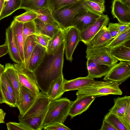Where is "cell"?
<instances>
[{"instance_id": "obj_1", "label": "cell", "mask_w": 130, "mask_h": 130, "mask_svg": "<svg viewBox=\"0 0 130 130\" xmlns=\"http://www.w3.org/2000/svg\"><path fill=\"white\" fill-rule=\"evenodd\" d=\"M64 51V41L54 54L46 53L43 62L33 72L40 89L46 94L51 83L63 75Z\"/></svg>"}, {"instance_id": "obj_2", "label": "cell", "mask_w": 130, "mask_h": 130, "mask_svg": "<svg viewBox=\"0 0 130 130\" xmlns=\"http://www.w3.org/2000/svg\"><path fill=\"white\" fill-rule=\"evenodd\" d=\"M51 101L45 93L40 92L34 102L22 116L20 122L30 130H41L49 104Z\"/></svg>"}, {"instance_id": "obj_3", "label": "cell", "mask_w": 130, "mask_h": 130, "mask_svg": "<svg viewBox=\"0 0 130 130\" xmlns=\"http://www.w3.org/2000/svg\"><path fill=\"white\" fill-rule=\"evenodd\" d=\"M118 83L114 81H94L80 88L76 92L77 98L93 96L96 98L110 94L121 95L122 92Z\"/></svg>"}, {"instance_id": "obj_4", "label": "cell", "mask_w": 130, "mask_h": 130, "mask_svg": "<svg viewBox=\"0 0 130 130\" xmlns=\"http://www.w3.org/2000/svg\"><path fill=\"white\" fill-rule=\"evenodd\" d=\"M73 102L66 98L51 100L43 121V128L56 123L63 124L69 116Z\"/></svg>"}, {"instance_id": "obj_5", "label": "cell", "mask_w": 130, "mask_h": 130, "mask_svg": "<svg viewBox=\"0 0 130 130\" xmlns=\"http://www.w3.org/2000/svg\"><path fill=\"white\" fill-rule=\"evenodd\" d=\"M82 3L67 5L51 12L53 18L62 29L71 26L75 16L85 9Z\"/></svg>"}, {"instance_id": "obj_6", "label": "cell", "mask_w": 130, "mask_h": 130, "mask_svg": "<svg viewBox=\"0 0 130 130\" xmlns=\"http://www.w3.org/2000/svg\"><path fill=\"white\" fill-rule=\"evenodd\" d=\"M107 44L96 47L87 46L86 58L95 62L113 67L117 63L118 60L111 54Z\"/></svg>"}, {"instance_id": "obj_7", "label": "cell", "mask_w": 130, "mask_h": 130, "mask_svg": "<svg viewBox=\"0 0 130 130\" xmlns=\"http://www.w3.org/2000/svg\"><path fill=\"white\" fill-rule=\"evenodd\" d=\"M14 64L20 84L38 94L40 89L33 72L26 68L22 63Z\"/></svg>"}, {"instance_id": "obj_8", "label": "cell", "mask_w": 130, "mask_h": 130, "mask_svg": "<svg viewBox=\"0 0 130 130\" xmlns=\"http://www.w3.org/2000/svg\"><path fill=\"white\" fill-rule=\"evenodd\" d=\"M62 29L66 58L67 60L71 61L73 53L79 43L81 41L80 31L73 26Z\"/></svg>"}, {"instance_id": "obj_9", "label": "cell", "mask_w": 130, "mask_h": 130, "mask_svg": "<svg viewBox=\"0 0 130 130\" xmlns=\"http://www.w3.org/2000/svg\"><path fill=\"white\" fill-rule=\"evenodd\" d=\"M130 76V62L120 61L113 66L104 76L103 80L117 83L119 85L128 79Z\"/></svg>"}, {"instance_id": "obj_10", "label": "cell", "mask_w": 130, "mask_h": 130, "mask_svg": "<svg viewBox=\"0 0 130 130\" xmlns=\"http://www.w3.org/2000/svg\"><path fill=\"white\" fill-rule=\"evenodd\" d=\"M109 20L107 15L103 14L101 15L94 23L80 31L81 41L86 44L102 28L107 26Z\"/></svg>"}, {"instance_id": "obj_11", "label": "cell", "mask_w": 130, "mask_h": 130, "mask_svg": "<svg viewBox=\"0 0 130 130\" xmlns=\"http://www.w3.org/2000/svg\"><path fill=\"white\" fill-rule=\"evenodd\" d=\"M100 16L85 9L75 16L71 26L81 31L94 23Z\"/></svg>"}, {"instance_id": "obj_12", "label": "cell", "mask_w": 130, "mask_h": 130, "mask_svg": "<svg viewBox=\"0 0 130 130\" xmlns=\"http://www.w3.org/2000/svg\"><path fill=\"white\" fill-rule=\"evenodd\" d=\"M38 94L20 85L19 103L17 107L20 115L22 116L25 113L34 102Z\"/></svg>"}, {"instance_id": "obj_13", "label": "cell", "mask_w": 130, "mask_h": 130, "mask_svg": "<svg viewBox=\"0 0 130 130\" xmlns=\"http://www.w3.org/2000/svg\"><path fill=\"white\" fill-rule=\"evenodd\" d=\"M111 13L119 23L130 24V6L123 4L119 0H113L111 6Z\"/></svg>"}, {"instance_id": "obj_14", "label": "cell", "mask_w": 130, "mask_h": 130, "mask_svg": "<svg viewBox=\"0 0 130 130\" xmlns=\"http://www.w3.org/2000/svg\"><path fill=\"white\" fill-rule=\"evenodd\" d=\"M96 97L93 96H87L77 98L73 101L69 112L71 119L80 115L87 110Z\"/></svg>"}, {"instance_id": "obj_15", "label": "cell", "mask_w": 130, "mask_h": 130, "mask_svg": "<svg viewBox=\"0 0 130 130\" xmlns=\"http://www.w3.org/2000/svg\"><path fill=\"white\" fill-rule=\"evenodd\" d=\"M5 43L8 48L10 58L16 63H22L19 51L15 43L13 31L10 26L6 29Z\"/></svg>"}, {"instance_id": "obj_16", "label": "cell", "mask_w": 130, "mask_h": 130, "mask_svg": "<svg viewBox=\"0 0 130 130\" xmlns=\"http://www.w3.org/2000/svg\"><path fill=\"white\" fill-rule=\"evenodd\" d=\"M47 52L46 48L37 43L31 53L28 69L34 72L43 62Z\"/></svg>"}, {"instance_id": "obj_17", "label": "cell", "mask_w": 130, "mask_h": 130, "mask_svg": "<svg viewBox=\"0 0 130 130\" xmlns=\"http://www.w3.org/2000/svg\"><path fill=\"white\" fill-rule=\"evenodd\" d=\"M13 32L15 43L22 62H24L23 53L24 38L23 34V23L14 20L10 26Z\"/></svg>"}, {"instance_id": "obj_18", "label": "cell", "mask_w": 130, "mask_h": 130, "mask_svg": "<svg viewBox=\"0 0 130 130\" xmlns=\"http://www.w3.org/2000/svg\"><path fill=\"white\" fill-rule=\"evenodd\" d=\"M86 64L88 72V76L93 78L105 76L113 67L97 63L89 59H87Z\"/></svg>"}, {"instance_id": "obj_19", "label": "cell", "mask_w": 130, "mask_h": 130, "mask_svg": "<svg viewBox=\"0 0 130 130\" xmlns=\"http://www.w3.org/2000/svg\"><path fill=\"white\" fill-rule=\"evenodd\" d=\"M4 72L8 77L14 92L17 107L19 103V94L20 84L14 64L10 63H6Z\"/></svg>"}, {"instance_id": "obj_20", "label": "cell", "mask_w": 130, "mask_h": 130, "mask_svg": "<svg viewBox=\"0 0 130 130\" xmlns=\"http://www.w3.org/2000/svg\"><path fill=\"white\" fill-rule=\"evenodd\" d=\"M113 39L110 34L107 26H105L102 28L86 44L87 46L91 47L108 45Z\"/></svg>"}, {"instance_id": "obj_21", "label": "cell", "mask_w": 130, "mask_h": 130, "mask_svg": "<svg viewBox=\"0 0 130 130\" xmlns=\"http://www.w3.org/2000/svg\"><path fill=\"white\" fill-rule=\"evenodd\" d=\"M94 81V78L88 75L85 77L65 81L63 89L65 92L70 91L78 90L80 88L91 83Z\"/></svg>"}, {"instance_id": "obj_22", "label": "cell", "mask_w": 130, "mask_h": 130, "mask_svg": "<svg viewBox=\"0 0 130 130\" xmlns=\"http://www.w3.org/2000/svg\"><path fill=\"white\" fill-rule=\"evenodd\" d=\"M66 80L62 75L51 83L46 94L51 100L60 98L65 92L63 85Z\"/></svg>"}, {"instance_id": "obj_23", "label": "cell", "mask_w": 130, "mask_h": 130, "mask_svg": "<svg viewBox=\"0 0 130 130\" xmlns=\"http://www.w3.org/2000/svg\"><path fill=\"white\" fill-rule=\"evenodd\" d=\"M114 104L109 111L120 117L123 116L128 103L130 102V96L114 98Z\"/></svg>"}, {"instance_id": "obj_24", "label": "cell", "mask_w": 130, "mask_h": 130, "mask_svg": "<svg viewBox=\"0 0 130 130\" xmlns=\"http://www.w3.org/2000/svg\"><path fill=\"white\" fill-rule=\"evenodd\" d=\"M112 56L118 61L130 62V48L122 45L109 49Z\"/></svg>"}, {"instance_id": "obj_25", "label": "cell", "mask_w": 130, "mask_h": 130, "mask_svg": "<svg viewBox=\"0 0 130 130\" xmlns=\"http://www.w3.org/2000/svg\"><path fill=\"white\" fill-rule=\"evenodd\" d=\"M48 0H21L19 9L37 10L47 7Z\"/></svg>"}, {"instance_id": "obj_26", "label": "cell", "mask_w": 130, "mask_h": 130, "mask_svg": "<svg viewBox=\"0 0 130 130\" xmlns=\"http://www.w3.org/2000/svg\"><path fill=\"white\" fill-rule=\"evenodd\" d=\"M37 43L33 35L28 37L24 43L23 50L24 62L23 63L26 68H28L31 55Z\"/></svg>"}, {"instance_id": "obj_27", "label": "cell", "mask_w": 130, "mask_h": 130, "mask_svg": "<svg viewBox=\"0 0 130 130\" xmlns=\"http://www.w3.org/2000/svg\"><path fill=\"white\" fill-rule=\"evenodd\" d=\"M64 41L63 30L62 29H61L49 41L46 49V53L49 55L54 54Z\"/></svg>"}, {"instance_id": "obj_28", "label": "cell", "mask_w": 130, "mask_h": 130, "mask_svg": "<svg viewBox=\"0 0 130 130\" xmlns=\"http://www.w3.org/2000/svg\"><path fill=\"white\" fill-rule=\"evenodd\" d=\"M84 8L95 14L101 16L105 10L104 4L85 0L82 3Z\"/></svg>"}, {"instance_id": "obj_29", "label": "cell", "mask_w": 130, "mask_h": 130, "mask_svg": "<svg viewBox=\"0 0 130 130\" xmlns=\"http://www.w3.org/2000/svg\"><path fill=\"white\" fill-rule=\"evenodd\" d=\"M21 0H9L5 4L0 16V21L19 9Z\"/></svg>"}, {"instance_id": "obj_30", "label": "cell", "mask_w": 130, "mask_h": 130, "mask_svg": "<svg viewBox=\"0 0 130 130\" xmlns=\"http://www.w3.org/2000/svg\"><path fill=\"white\" fill-rule=\"evenodd\" d=\"M85 0H48L47 7L51 13L65 6L82 3Z\"/></svg>"}, {"instance_id": "obj_31", "label": "cell", "mask_w": 130, "mask_h": 130, "mask_svg": "<svg viewBox=\"0 0 130 130\" xmlns=\"http://www.w3.org/2000/svg\"><path fill=\"white\" fill-rule=\"evenodd\" d=\"M130 40V29L120 33L106 46L109 49L124 45Z\"/></svg>"}, {"instance_id": "obj_32", "label": "cell", "mask_w": 130, "mask_h": 130, "mask_svg": "<svg viewBox=\"0 0 130 130\" xmlns=\"http://www.w3.org/2000/svg\"><path fill=\"white\" fill-rule=\"evenodd\" d=\"M104 119L109 122L116 130H128L119 116L109 111L106 115Z\"/></svg>"}, {"instance_id": "obj_33", "label": "cell", "mask_w": 130, "mask_h": 130, "mask_svg": "<svg viewBox=\"0 0 130 130\" xmlns=\"http://www.w3.org/2000/svg\"><path fill=\"white\" fill-rule=\"evenodd\" d=\"M33 11L35 12L37 14L36 18L44 23L59 25L53 18L51 12L48 7Z\"/></svg>"}, {"instance_id": "obj_34", "label": "cell", "mask_w": 130, "mask_h": 130, "mask_svg": "<svg viewBox=\"0 0 130 130\" xmlns=\"http://www.w3.org/2000/svg\"><path fill=\"white\" fill-rule=\"evenodd\" d=\"M61 29H62L59 25L45 24L37 33L46 35L51 38Z\"/></svg>"}, {"instance_id": "obj_35", "label": "cell", "mask_w": 130, "mask_h": 130, "mask_svg": "<svg viewBox=\"0 0 130 130\" xmlns=\"http://www.w3.org/2000/svg\"><path fill=\"white\" fill-rule=\"evenodd\" d=\"M37 16V13L34 11L27 10L20 15L15 16L14 20L23 23L34 21Z\"/></svg>"}, {"instance_id": "obj_36", "label": "cell", "mask_w": 130, "mask_h": 130, "mask_svg": "<svg viewBox=\"0 0 130 130\" xmlns=\"http://www.w3.org/2000/svg\"><path fill=\"white\" fill-rule=\"evenodd\" d=\"M36 32V28L34 21L23 23V34L24 43L28 37Z\"/></svg>"}, {"instance_id": "obj_37", "label": "cell", "mask_w": 130, "mask_h": 130, "mask_svg": "<svg viewBox=\"0 0 130 130\" xmlns=\"http://www.w3.org/2000/svg\"><path fill=\"white\" fill-rule=\"evenodd\" d=\"M1 87L5 103L11 107H17L15 97L8 91L2 84Z\"/></svg>"}, {"instance_id": "obj_38", "label": "cell", "mask_w": 130, "mask_h": 130, "mask_svg": "<svg viewBox=\"0 0 130 130\" xmlns=\"http://www.w3.org/2000/svg\"><path fill=\"white\" fill-rule=\"evenodd\" d=\"M1 81V84L13 96L15 97L14 92L12 85L4 71L2 74Z\"/></svg>"}, {"instance_id": "obj_39", "label": "cell", "mask_w": 130, "mask_h": 130, "mask_svg": "<svg viewBox=\"0 0 130 130\" xmlns=\"http://www.w3.org/2000/svg\"><path fill=\"white\" fill-rule=\"evenodd\" d=\"M33 35L36 42L47 49L49 41L51 38L40 33H37Z\"/></svg>"}, {"instance_id": "obj_40", "label": "cell", "mask_w": 130, "mask_h": 130, "mask_svg": "<svg viewBox=\"0 0 130 130\" xmlns=\"http://www.w3.org/2000/svg\"><path fill=\"white\" fill-rule=\"evenodd\" d=\"M128 130H130V102L128 104L123 116L119 117Z\"/></svg>"}, {"instance_id": "obj_41", "label": "cell", "mask_w": 130, "mask_h": 130, "mask_svg": "<svg viewBox=\"0 0 130 130\" xmlns=\"http://www.w3.org/2000/svg\"><path fill=\"white\" fill-rule=\"evenodd\" d=\"M46 130H70L71 129L63 124L56 123L44 126L43 128Z\"/></svg>"}, {"instance_id": "obj_42", "label": "cell", "mask_w": 130, "mask_h": 130, "mask_svg": "<svg viewBox=\"0 0 130 130\" xmlns=\"http://www.w3.org/2000/svg\"><path fill=\"white\" fill-rule=\"evenodd\" d=\"M6 125L8 130H29V129L20 122H10L6 123Z\"/></svg>"}, {"instance_id": "obj_43", "label": "cell", "mask_w": 130, "mask_h": 130, "mask_svg": "<svg viewBox=\"0 0 130 130\" xmlns=\"http://www.w3.org/2000/svg\"><path fill=\"white\" fill-rule=\"evenodd\" d=\"M107 29L113 38L117 36L120 33L117 23H110L107 27Z\"/></svg>"}, {"instance_id": "obj_44", "label": "cell", "mask_w": 130, "mask_h": 130, "mask_svg": "<svg viewBox=\"0 0 130 130\" xmlns=\"http://www.w3.org/2000/svg\"><path fill=\"white\" fill-rule=\"evenodd\" d=\"M100 130H116V129L109 122L103 119L102 124Z\"/></svg>"}, {"instance_id": "obj_45", "label": "cell", "mask_w": 130, "mask_h": 130, "mask_svg": "<svg viewBox=\"0 0 130 130\" xmlns=\"http://www.w3.org/2000/svg\"><path fill=\"white\" fill-rule=\"evenodd\" d=\"M5 67L3 65L0 63V104H2L5 103L4 99L2 93V87L1 83V78L2 74L4 71Z\"/></svg>"}, {"instance_id": "obj_46", "label": "cell", "mask_w": 130, "mask_h": 130, "mask_svg": "<svg viewBox=\"0 0 130 130\" xmlns=\"http://www.w3.org/2000/svg\"><path fill=\"white\" fill-rule=\"evenodd\" d=\"M118 26L120 33L124 32L130 29V24L117 23Z\"/></svg>"}, {"instance_id": "obj_47", "label": "cell", "mask_w": 130, "mask_h": 130, "mask_svg": "<svg viewBox=\"0 0 130 130\" xmlns=\"http://www.w3.org/2000/svg\"><path fill=\"white\" fill-rule=\"evenodd\" d=\"M8 53V48L6 43H5L3 44L0 45V57Z\"/></svg>"}, {"instance_id": "obj_48", "label": "cell", "mask_w": 130, "mask_h": 130, "mask_svg": "<svg viewBox=\"0 0 130 130\" xmlns=\"http://www.w3.org/2000/svg\"><path fill=\"white\" fill-rule=\"evenodd\" d=\"M6 113L0 109V123H5L4 119Z\"/></svg>"}, {"instance_id": "obj_49", "label": "cell", "mask_w": 130, "mask_h": 130, "mask_svg": "<svg viewBox=\"0 0 130 130\" xmlns=\"http://www.w3.org/2000/svg\"><path fill=\"white\" fill-rule=\"evenodd\" d=\"M5 2L4 0H0V16L5 4Z\"/></svg>"}, {"instance_id": "obj_50", "label": "cell", "mask_w": 130, "mask_h": 130, "mask_svg": "<svg viewBox=\"0 0 130 130\" xmlns=\"http://www.w3.org/2000/svg\"><path fill=\"white\" fill-rule=\"evenodd\" d=\"M122 3L127 5L130 6V0H119Z\"/></svg>"}, {"instance_id": "obj_51", "label": "cell", "mask_w": 130, "mask_h": 130, "mask_svg": "<svg viewBox=\"0 0 130 130\" xmlns=\"http://www.w3.org/2000/svg\"><path fill=\"white\" fill-rule=\"evenodd\" d=\"M89 1H94L95 2L100 3L103 4H104L105 3V0H88Z\"/></svg>"}, {"instance_id": "obj_52", "label": "cell", "mask_w": 130, "mask_h": 130, "mask_svg": "<svg viewBox=\"0 0 130 130\" xmlns=\"http://www.w3.org/2000/svg\"><path fill=\"white\" fill-rule=\"evenodd\" d=\"M9 0H4V1H5V2H7Z\"/></svg>"}]
</instances>
